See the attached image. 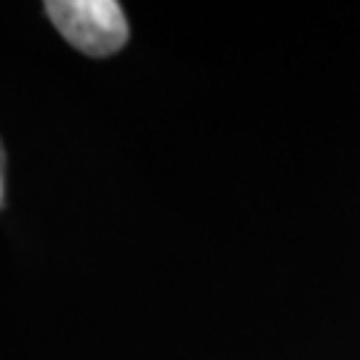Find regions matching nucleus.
Wrapping results in <instances>:
<instances>
[{
  "label": "nucleus",
  "mask_w": 360,
  "mask_h": 360,
  "mask_svg": "<svg viewBox=\"0 0 360 360\" xmlns=\"http://www.w3.org/2000/svg\"><path fill=\"white\" fill-rule=\"evenodd\" d=\"M6 200V153H3V144H0V208Z\"/></svg>",
  "instance_id": "2"
},
{
  "label": "nucleus",
  "mask_w": 360,
  "mask_h": 360,
  "mask_svg": "<svg viewBox=\"0 0 360 360\" xmlns=\"http://www.w3.org/2000/svg\"><path fill=\"white\" fill-rule=\"evenodd\" d=\"M46 13L62 38L86 56H112L129 43V22L115 0H49Z\"/></svg>",
  "instance_id": "1"
}]
</instances>
